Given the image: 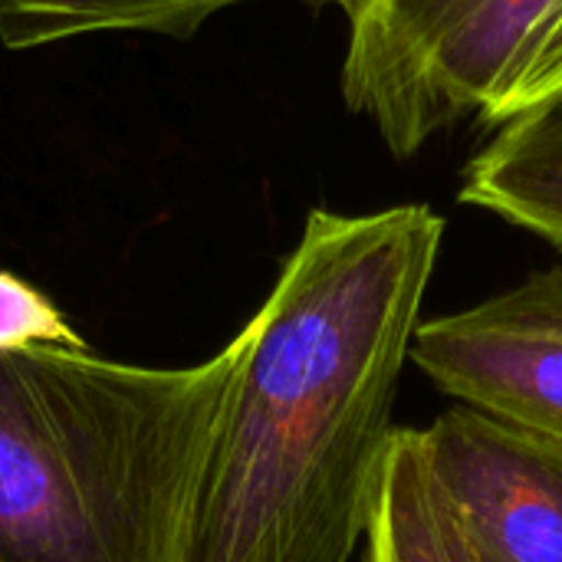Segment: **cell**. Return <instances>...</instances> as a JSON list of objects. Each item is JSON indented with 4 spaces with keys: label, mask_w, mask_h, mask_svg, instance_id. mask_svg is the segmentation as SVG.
Here are the masks:
<instances>
[{
    "label": "cell",
    "mask_w": 562,
    "mask_h": 562,
    "mask_svg": "<svg viewBox=\"0 0 562 562\" xmlns=\"http://www.w3.org/2000/svg\"><path fill=\"white\" fill-rule=\"evenodd\" d=\"M458 198L562 250V92L494 125L468 158Z\"/></svg>",
    "instance_id": "8992f818"
},
{
    "label": "cell",
    "mask_w": 562,
    "mask_h": 562,
    "mask_svg": "<svg viewBox=\"0 0 562 562\" xmlns=\"http://www.w3.org/2000/svg\"><path fill=\"white\" fill-rule=\"evenodd\" d=\"M560 0H359L342 102L405 161L464 119L487 122Z\"/></svg>",
    "instance_id": "3957f363"
},
{
    "label": "cell",
    "mask_w": 562,
    "mask_h": 562,
    "mask_svg": "<svg viewBox=\"0 0 562 562\" xmlns=\"http://www.w3.org/2000/svg\"><path fill=\"white\" fill-rule=\"evenodd\" d=\"M257 0H3L0 46L40 49L82 36L148 33L168 40H191L211 16ZM316 7H339L349 13L359 0H300Z\"/></svg>",
    "instance_id": "ba28073f"
},
{
    "label": "cell",
    "mask_w": 562,
    "mask_h": 562,
    "mask_svg": "<svg viewBox=\"0 0 562 562\" xmlns=\"http://www.w3.org/2000/svg\"><path fill=\"white\" fill-rule=\"evenodd\" d=\"M33 346H86L66 313L30 280L0 270V352Z\"/></svg>",
    "instance_id": "9c48e42d"
},
{
    "label": "cell",
    "mask_w": 562,
    "mask_h": 562,
    "mask_svg": "<svg viewBox=\"0 0 562 562\" xmlns=\"http://www.w3.org/2000/svg\"><path fill=\"white\" fill-rule=\"evenodd\" d=\"M441 237L428 204L306 214L237 333L188 562H349L366 543Z\"/></svg>",
    "instance_id": "6da1fadb"
},
{
    "label": "cell",
    "mask_w": 562,
    "mask_h": 562,
    "mask_svg": "<svg viewBox=\"0 0 562 562\" xmlns=\"http://www.w3.org/2000/svg\"><path fill=\"white\" fill-rule=\"evenodd\" d=\"M0 7H3V0H0Z\"/></svg>",
    "instance_id": "8fae6325"
},
{
    "label": "cell",
    "mask_w": 562,
    "mask_h": 562,
    "mask_svg": "<svg viewBox=\"0 0 562 562\" xmlns=\"http://www.w3.org/2000/svg\"><path fill=\"white\" fill-rule=\"evenodd\" d=\"M366 562H477L425 464L418 428H398L366 530Z\"/></svg>",
    "instance_id": "52a82bcc"
},
{
    "label": "cell",
    "mask_w": 562,
    "mask_h": 562,
    "mask_svg": "<svg viewBox=\"0 0 562 562\" xmlns=\"http://www.w3.org/2000/svg\"><path fill=\"white\" fill-rule=\"evenodd\" d=\"M240 349L184 369L0 352V562H188Z\"/></svg>",
    "instance_id": "7a4b0ae2"
},
{
    "label": "cell",
    "mask_w": 562,
    "mask_h": 562,
    "mask_svg": "<svg viewBox=\"0 0 562 562\" xmlns=\"http://www.w3.org/2000/svg\"><path fill=\"white\" fill-rule=\"evenodd\" d=\"M418 441L477 562H562V445L468 405Z\"/></svg>",
    "instance_id": "5b68a950"
},
{
    "label": "cell",
    "mask_w": 562,
    "mask_h": 562,
    "mask_svg": "<svg viewBox=\"0 0 562 562\" xmlns=\"http://www.w3.org/2000/svg\"><path fill=\"white\" fill-rule=\"evenodd\" d=\"M412 362L458 405L562 445V267L422 323Z\"/></svg>",
    "instance_id": "277c9868"
},
{
    "label": "cell",
    "mask_w": 562,
    "mask_h": 562,
    "mask_svg": "<svg viewBox=\"0 0 562 562\" xmlns=\"http://www.w3.org/2000/svg\"><path fill=\"white\" fill-rule=\"evenodd\" d=\"M562 92V0L557 3V10L550 13L547 26L540 30L533 49L527 53L514 89L507 92L504 105L484 122L487 128L507 122L517 112H527L533 105H540L543 99Z\"/></svg>",
    "instance_id": "30bf717a"
}]
</instances>
